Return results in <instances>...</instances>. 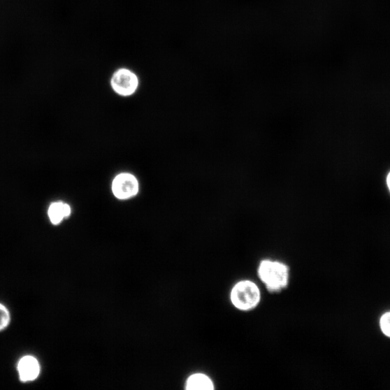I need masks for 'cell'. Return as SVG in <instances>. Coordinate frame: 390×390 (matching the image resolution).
Wrapping results in <instances>:
<instances>
[{
	"mask_svg": "<svg viewBox=\"0 0 390 390\" xmlns=\"http://www.w3.org/2000/svg\"><path fill=\"white\" fill-rule=\"evenodd\" d=\"M257 275L266 289L272 294L282 292L289 285L290 268L278 260H262L257 268Z\"/></svg>",
	"mask_w": 390,
	"mask_h": 390,
	"instance_id": "obj_1",
	"label": "cell"
},
{
	"mask_svg": "<svg viewBox=\"0 0 390 390\" xmlns=\"http://www.w3.org/2000/svg\"><path fill=\"white\" fill-rule=\"evenodd\" d=\"M262 294L254 281L242 280L236 283L230 292L233 307L238 311L250 312L255 310L261 301Z\"/></svg>",
	"mask_w": 390,
	"mask_h": 390,
	"instance_id": "obj_2",
	"label": "cell"
},
{
	"mask_svg": "<svg viewBox=\"0 0 390 390\" xmlns=\"http://www.w3.org/2000/svg\"><path fill=\"white\" fill-rule=\"evenodd\" d=\"M110 85L116 94L122 97H129L137 92L140 85V79L132 70L120 68L113 73Z\"/></svg>",
	"mask_w": 390,
	"mask_h": 390,
	"instance_id": "obj_3",
	"label": "cell"
},
{
	"mask_svg": "<svg viewBox=\"0 0 390 390\" xmlns=\"http://www.w3.org/2000/svg\"><path fill=\"white\" fill-rule=\"evenodd\" d=\"M139 182L130 173H121L117 175L112 184L114 196L119 200H129L136 196L139 192Z\"/></svg>",
	"mask_w": 390,
	"mask_h": 390,
	"instance_id": "obj_4",
	"label": "cell"
},
{
	"mask_svg": "<svg viewBox=\"0 0 390 390\" xmlns=\"http://www.w3.org/2000/svg\"><path fill=\"white\" fill-rule=\"evenodd\" d=\"M17 371L20 382H31L38 378L41 374V365L36 357L27 355L18 361Z\"/></svg>",
	"mask_w": 390,
	"mask_h": 390,
	"instance_id": "obj_5",
	"label": "cell"
},
{
	"mask_svg": "<svg viewBox=\"0 0 390 390\" xmlns=\"http://www.w3.org/2000/svg\"><path fill=\"white\" fill-rule=\"evenodd\" d=\"M71 213V205L62 201L52 203L48 212L50 221L55 226L59 225L63 220L69 218Z\"/></svg>",
	"mask_w": 390,
	"mask_h": 390,
	"instance_id": "obj_6",
	"label": "cell"
},
{
	"mask_svg": "<svg viewBox=\"0 0 390 390\" xmlns=\"http://www.w3.org/2000/svg\"><path fill=\"white\" fill-rule=\"evenodd\" d=\"M214 388L212 381L203 374H195L189 377L186 387L188 390H212Z\"/></svg>",
	"mask_w": 390,
	"mask_h": 390,
	"instance_id": "obj_7",
	"label": "cell"
},
{
	"mask_svg": "<svg viewBox=\"0 0 390 390\" xmlns=\"http://www.w3.org/2000/svg\"><path fill=\"white\" fill-rule=\"evenodd\" d=\"M11 322L10 312L7 307L0 303V332L5 331Z\"/></svg>",
	"mask_w": 390,
	"mask_h": 390,
	"instance_id": "obj_8",
	"label": "cell"
},
{
	"mask_svg": "<svg viewBox=\"0 0 390 390\" xmlns=\"http://www.w3.org/2000/svg\"><path fill=\"white\" fill-rule=\"evenodd\" d=\"M381 329L383 333L390 337V312L382 316L380 321Z\"/></svg>",
	"mask_w": 390,
	"mask_h": 390,
	"instance_id": "obj_9",
	"label": "cell"
},
{
	"mask_svg": "<svg viewBox=\"0 0 390 390\" xmlns=\"http://www.w3.org/2000/svg\"><path fill=\"white\" fill-rule=\"evenodd\" d=\"M387 187H388L389 190L390 192V172L389 173V175L387 178Z\"/></svg>",
	"mask_w": 390,
	"mask_h": 390,
	"instance_id": "obj_10",
	"label": "cell"
}]
</instances>
